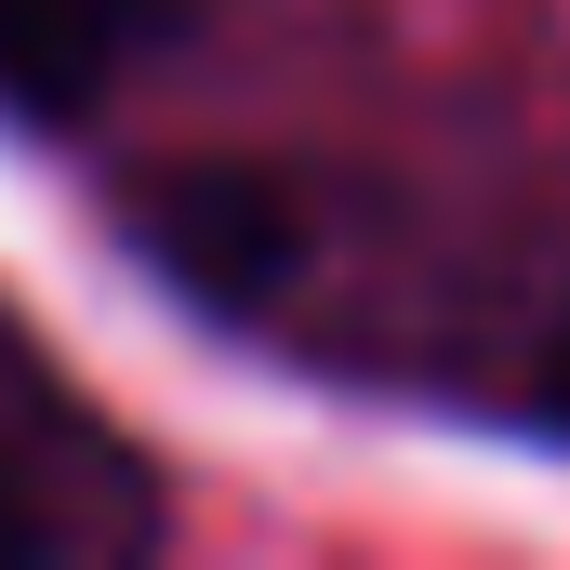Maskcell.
<instances>
[{"mask_svg": "<svg viewBox=\"0 0 570 570\" xmlns=\"http://www.w3.org/2000/svg\"><path fill=\"white\" fill-rule=\"evenodd\" d=\"M173 27H186V0H0V107L94 120Z\"/></svg>", "mask_w": 570, "mask_h": 570, "instance_id": "cell-1", "label": "cell"}, {"mask_svg": "<svg viewBox=\"0 0 570 570\" xmlns=\"http://www.w3.org/2000/svg\"><path fill=\"white\" fill-rule=\"evenodd\" d=\"M13 358V345H0ZM40 399H27V372H0V570L27 558H67L80 544V504H67V464H40Z\"/></svg>", "mask_w": 570, "mask_h": 570, "instance_id": "cell-2", "label": "cell"}, {"mask_svg": "<svg viewBox=\"0 0 570 570\" xmlns=\"http://www.w3.org/2000/svg\"><path fill=\"white\" fill-rule=\"evenodd\" d=\"M544 425L570 438V318H558V345H544Z\"/></svg>", "mask_w": 570, "mask_h": 570, "instance_id": "cell-3", "label": "cell"}]
</instances>
